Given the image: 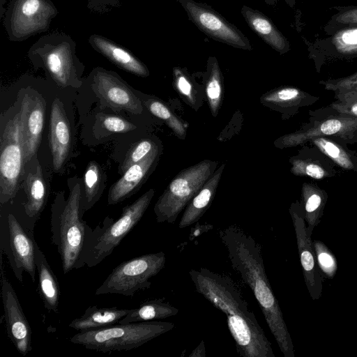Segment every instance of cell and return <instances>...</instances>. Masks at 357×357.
I'll list each match as a JSON object with an SVG mask.
<instances>
[{"instance_id": "1", "label": "cell", "mask_w": 357, "mask_h": 357, "mask_svg": "<svg viewBox=\"0 0 357 357\" xmlns=\"http://www.w3.org/2000/svg\"><path fill=\"white\" fill-rule=\"evenodd\" d=\"M219 236L231 268L252 290L280 351L284 357H294L292 339L268 280L260 245L235 225L220 229Z\"/></svg>"}, {"instance_id": "2", "label": "cell", "mask_w": 357, "mask_h": 357, "mask_svg": "<svg viewBox=\"0 0 357 357\" xmlns=\"http://www.w3.org/2000/svg\"><path fill=\"white\" fill-rule=\"evenodd\" d=\"M189 275L196 291L226 315L240 356L275 357L271 343L231 278L205 268L192 269Z\"/></svg>"}, {"instance_id": "3", "label": "cell", "mask_w": 357, "mask_h": 357, "mask_svg": "<svg viewBox=\"0 0 357 357\" xmlns=\"http://www.w3.org/2000/svg\"><path fill=\"white\" fill-rule=\"evenodd\" d=\"M155 194L150 189L131 204L123 208L120 217L114 220L107 216L102 225L95 229L86 224L85 238L77 269L86 266L92 268L111 255L124 237L143 217Z\"/></svg>"}, {"instance_id": "4", "label": "cell", "mask_w": 357, "mask_h": 357, "mask_svg": "<svg viewBox=\"0 0 357 357\" xmlns=\"http://www.w3.org/2000/svg\"><path fill=\"white\" fill-rule=\"evenodd\" d=\"M81 186L77 183L67 199H55L50 218L51 242L56 246L63 274L77 269L85 238L86 222L80 214Z\"/></svg>"}, {"instance_id": "5", "label": "cell", "mask_w": 357, "mask_h": 357, "mask_svg": "<svg viewBox=\"0 0 357 357\" xmlns=\"http://www.w3.org/2000/svg\"><path fill=\"white\" fill-rule=\"evenodd\" d=\"M174 326L173 323L158 321L117 324L78 332L70 338V342L104 353L128 351L172 331Z\"/></svg>"}, {"instance_id": "6", "label": "cell", "mask_w": 357, "mask_h": 357, "mask_svg": "<svg viewBox=\"0 0 357 357\" xmlns=\"http://www.w3.org/2000/svg\"><path fill=\"white\" fill-rule=\"evenodd\" d=\"M217 162L204 160L180 172L158 199L153 211L158 223L173 224L207 180Z\"/></svg>"}, {"instance_id": "7", "label": "cell", "mask_w": 357, "mask_h": 357, "mask_svg": "<svg viewBox=\"0 0 357 357\" xmlns=\"http://www.w3.org/2000/svg\"><path fill=\"white\" fill-rule=\"evenodd\" d=\"M163 252L149 253L123 261L116 266L96 290L95 295L120 294L133 297L141 290L149 289L150 279L165 267Z\"/></svg>"}, {"instance_id": "8", "label": "cell", "mask_w": 357, "mask_h": 357, "mask_svg": "<svg viewBox=\"0 0 357 357\" xmlns=\"http://www.w3.org/2000/svg\"><path fill=\"white\" fill-rule=\"evenodd\" d=\"M309 121L294 132L285 135L275 142L278 148H290L305 144L314 137H328L357 143V117L339 114L328 106L310 110Z\"/></svg>"}, {"instance_id": "9", "label": "cell", "mask_w": 357, "mask_h": 357, "mask_svg": "<svg viewBox=\"0 0 357 357\" xmlns=\"http://www.w3.org/2000/svg\"><path fill=\"white\" fill-rule=\"evenodd\" d=\"M0 204L13 200L24 172V151L20 108L5 124L1 133Z\"/></svg>"}, {"instance_id": "10", "label": "cell", "mask_w": 357, "mask_h": 357, "mask_svg": "<svg viewBox=\"0 0 357 357\" xmlns=\"http://www.w3.org/2000/svg\"><path fill=\"white\" fill-rule=\"evenodd\" d=\"M0 230L1 250L6 255L15 276L22 282L25 271L34 282L37 243L33 231L24 227L13 213H8L1 219Z\"/></svg>"}, {"instance_id": "11", "label": "cell", "mask_w": 357, "mask_h": 357, "mask_svg": "<svg viewBox=\"0 0 357 357\" xmlns=\"http://www.w3.org/2000/svg\"><path fill=\"white\" fill-rule=\"evenodd\" d=\"M176 1L185 9L188 19L213 40L241 50H252L244 33L210 6L194 0Z\"/></svg>"}, {"instance_id": "12", "label": "cell", "mask_w": 357, "mask_h": 357, "mask_svg": "<svg viewBox=\"0 0 357 357\" xmlns=\"http://www.w3.org/2000/svg\"><path fill=\"white\" fill-rule=\"evenodd\" d=\"M289 211L295 231L304 281L312 299L317 301L322 294L324 278L317 261L312 236L307 229L303 208L301 203L296 201L291 204Z\"/></svg>"}, {"instance_id": "13", "label": "cell", "mask_w": 357, "mask_h": 357, "mask_svg": "<svg viewBox=\"0 0 357 357\" xmlns=\"http://www.w3.org/2000/svg\"><path fill=\"white\" fill-rule=\"evenodd\" d=\"M306 43L309 58L319 72L327 62L357 58V26L340 29L327 38Z\"/></svg>"}, {"instance_id": "14", "label": "cell", "mask_w": 357, "mask_h": 357, "mask_svg": "<svg viewBox=\"0 0 357 357\" xmlns=\"http://www.w3.org/2000/svg\"><path fill=\"white\" fill-rule=\"evenodd\" d=\"M1 295L7 335L19 353L26 356L32 351L31 329L13 285L3 273Z\"/></svg>"}, {"instance_id": "15", "label": "cell", "mask_w": 357, "mask_h": 357, "mask_svg": "<svg viewBox=\"0 0 357 357\" xmlns=\"http://www.w3.org/2000/svg\"><path fill=\"white\" fill-rule=\"evenodd\" d=\"M45 105V99L36 91L24 93L20 110L25 165L37 154L40 144Z\"/></svg>"}, {"instance_id": "16", "label": "cell", "mask_w": 357, "mask_h": 357, "mask_svg": "<svg viewBox=\"0 0 357 357\" xmlns=\"http://www.w3.org/2000/svg\"><path fill=\"white\" fill-rule=\"evenodd\" d=\"M92 89L102 105L114 110L139 114L143 107L130 87L116 76L104 71L93 75Z\"/></svg>"}, {"instance_id": "17", "label": "cell", "mask_w": 357, "mask_h": 357, "mask_svg": "<svg viewBox=\"0 0 357 357\" xmlns=\"http://www.w3.org/2000/svg\"><path fill=\"white\" fill-rule=\"evenodd\" d=\"M25 165L23 187L26 199L23 204L24 219L21 223L33 231L47 199V188L37 154Z\"/></svg>"}, {"instance_id": "18", "label": "cell", "mask_w": 357, "mask_h": 357, "mask_svg": "<svg viewBox=\"0 0 357 357\" xmlns=\"http://www.w3.org/2000/svg\"><path fill=\"white\" fill-rule=\"evenodd\" d=\"M159 155V149L156 146L143 160L130 166L121 178L110 187L108 204L120 203L135 193L156 165Z\"/></svg>"}, {"instance_id": "19", "label": "cell", "mask_w": 357, "mask_h": 357, "mask_svg": "<svg viewBox=\"0 0 357 357\" xmlns=\"http://www.w3.org/2000/svg\"><path fill=\"white\" fill-rule=\"evenodd\" d=\"M71 131L63 103L55 98L52 104L49 144L54 170L58 172L66 162L71 146Z\"/></svg>"}, {"instance_id": "20", "label": "cell", "mask_w": 357, "mask_h": 357, "mask_svg": "<svg viewBox=\"0 0 357 357\" xmlns=\"http://www.w3.org/2000/svg\"><path fill=\"white\" fill-rule=\"evenodd\" d=\"M314 145V144H313ZM291 172L298 176L320 180L337 176L336 165L315 145L304 146L289 158Z\"/></svg>"}, {"instance_id": "21", "label": "cell", "mask_w": 357, "mask_h": 357, "mask_svg": "<svg viewBox=\"0 0 357 357\" xmlns=\"http://www.w3.org/2000/svg\"><path fill=\"white\" fill-rule=\"evenodd\" d=\"M319 99L298 88L284 86L264 94L261 101L287 115H294L301 109L314 105Z\"/></svg>"}, {"instance_id": "22", "label": "cell", "mask_w": 357, "mask_h": 357, "mask_svg": "<svg viewBox=\"0 0 357 357\" xmlns=\"http://www.w3.org/2000/svg\"><path fill=\"white\" fill-rule=\"evenodd\" d=\"M241 14L250 29L274 50L280 54L290 50L287 38L263 13L243 6Z\"/></svg>"}, {"instance_id": "23", "label": "cell", "mask_w": 357, "mask_h": 357, "mask_svg": "<svg viewBox=\"0 0 357 357\" xmlns=\"http://www.w3.org/2000/svg\"><path fill=\"white\" fill-rule=\"evenodd\" d=\"M224 168L225 164H222L215 171L185 207L178 222L179 229H184L196 223L209 208L214 199Z\"/></svg>"}, {"instance_id": "24", "label": "cell", "mask_w": 357, "mask_h": 357, "mask_svg": "<svg viewBox=\"0 0 357 357\" xmlns=\"http://www.w3.org/2000/svg\"><path fill=\"white\" fill-rule=\"evenodd\" d=\"M35 259L38 273V291L45 307L54 313L59 312L61 296L59 284L56 276L49 265L45 255L36 244Z\"/></svg>"}, {"instance_id": "25", "label": "cell", "mask_w": 357, "mask_h": 357, "mask_svg": "<svg viewBox=\"0 0 357 357\" xmlns=\"http://www.w3.org/2000/svg\"><path fill=\"white\" fill-rule=\"evenodd\" d=\"M130 310L116 307L89 306L82 316L73 319L68 326L79 332L111 326L119 324Z\"/></svg>"}, {"instance_id": "26", "label": "cell", "mask_w": 357, "mask_h": 357, "mask_svg": "<svg viewBox=\"0 0 357 357\" xmlns=\"http://www.w3.org/2000/svg\"><path fill=\"white\" fill-rule=\"evenodd\" d=\"M301 199L307 229L312 236L314 229L320 223L324 215L328 195L316 184L304 183L301 189Z\"/></svg>"}, {"instance_id": "27", "label": "cell", "mask_w": 357, "mask_h": 357, "mask_svg": "<svg viewBox=\"0 0 357 357\" xmlns=\"http://www.w3.org/2000/svg\"><path fill=\"white\" fill-rule=\"evenodd\" d=\"M45 63L51 77L59 86L79 87L81 85L71 56L66 52L58 49L47 53Z\"/></svg>"}, {"instance_id": "28", "label": "cell", "mask_w": 357, "mask_h": 357, "mask_svg": "<svg viewBox=\"0 0 357 357\" xmlns=\"http://www.w3.org/2000/svg\"><path fill=\"white\" fill-rule=\"evenodd\" d=\"M338 167L357 172V153L347 147V144L333 137H319L309 140Z\"/></svg>"}, {"instance_id": "29", "label": "cell", "mask_w": 357, "mask_h": 357, "mask_svg": "<svg viewBox=\"0 0 357 357\" xmlns=\"http://www.w3.org/2000/svg\"><path fill=\"white\" fill-rule=\"evenodd\" d=\"M178 310L163 299H151L142 302L137 307L121 319L119 324L149 321L166 319L177 314Z\"/></svg>"}, {"instance_id": "30", "label": "cell", "mask_w": 357, "mask_h": 357, "mask_svg": "<svg viewBox=\"0 0 357 357\" xmlns=\"http://www.w3.org/2000/svg\"><path fill=\"white\" fill-rule=\"evenodd\" d=\"M93 40L98 49L119 67L137 76L144 77L149 75L147 68L125 50L102 38H95Z\"/></svg>"}, {"instance_id": "31", "label": "cell", "mask_w": 357, "mask_h": 357, "mask_svg": "<svg viewBox=\"0 0 357 357\" xmlns=\"http://www.w3.org/2000/svg\"><path fill=\"white\" fill-rule=\"evenodd\" d=\"M206 75V93L208 105L213 116H216L222 103L223 79L215 56L208 59Z\"/></svg>"}, {"instance_id": "32", "label": "cell", "mask_w": 357, "mask_h": 357, "mask_svg": "<svg viewBox=\"0 0 357 357\" xmlns=\"http://www.w3.org/2000/svg\"><path fill=\"white\" fill-rule=\"evenodd\" d=\"M102 171L96 161H91L84 173V197L80 201V214L83 216L85 211L90 209L98 200L100 192Z\"/></svg>"}, {"instance_id": "33", "label": "cell", "mask_w": 357, "mask_h": 357, "mask_svg": "<svg viewBox=\"0 0 357 357\" xmlns=\"http://www.w3.org/2000/svg\"><path fill=\"white\" fill-rule=\"evenodd\" d=\"M144 105L151 114L163 120L179 139L185 138L186 123L173 114L166 105L156 99H149Z\"/></svg>"}, {"instance_id": "34", "label": "cell", "mask_w": 357, "mask_h": 357, "mask_svg": "<svg viewBox=\"0 0 357 357\" xmlns=\"http://www.w3.org/2000/svg\"><path fill=\"white\" fill-rule=\"evenodd\" d=\"M334 8L337 12L323 28L326 34L330 36L340 29L357 26V6H337Z\"/></svg>"}, {"instance_id": "35", "label": "cell", "mask_w": 357, "mask_h": 357, "mask_svg": "<svg viewBox=\"0 0 357 357\" xmlns=\"http://www.w3.org/2000/svg\"><path fill=\"white\" fill-rule=\"evenodd\" d=\"M317 261L324 279L334 278L337 270L335 256L327 245L319 240L312 241Z\"/></svg>"}, {"instance_id": "36", "label": "cell", "mask_w": 357, "mask_h": 357, "mask_svg": "<svg viewBox=\"0 0 357 357\" xmlns=\"http://www.w3.org/2000/svg\"><path fill=\"white\" fill-rule=\"evenodd\" d=\"M334 93L335 100L328 107L342 115L357 117V86Z\"/></svg>"}, {"instance_id": "37", "label": "cell", "mask_w": 357, "mask_h": 357, "mask_svg": "<svg viewBox=\"0 0 357 357\" xmlns=\"http://www.w3.org/2000/svg\"><path fill=\"white\" fill-rule=\"evenodd\" d=\"M173 80L176 90L189 105L195 107L197 102L196 91L188 74L182 68L174 67Z\"/></svg>"}, {"instance_id": "38", "label": "cell", "mask_w": 357, "mask_h": 357, "mask_svg": "<svg viewBox=\"0 0 357 357\" xmlns=\"http://www.w3.org/2000/svg\"><path fill=\"white\" fill-rule=\"evenodd\" d=\"M156 146L149 139H144L135 143L128 151L120 171L124 173L130 166L143 160Z\"/></svg>"}, {"instance_id": "39", "label": "cell", "mask_w": 357, "mask_h": 357, "mask_svg": "<svg viewBox=\"0 0 357 357\" xmlns=\"http://www.w3.org/2000/svg\"><path fill=\"white\" fill-rule=\"evenodd\" d=\"M101 126L110 132L124 133L136 129V126L119 116L103 115Z\"/></svg>"}, {"instance_id": "40", "label": "cell", "mask_w": 357, "mask_h": 357, "mask_svg": "<svg viewBox=\"0 0 357 357\" xmlns=\"http://www.w3.org/2000/svg\"><path fill=\"white\" fill-rule=\"evenodd\" d=\"M319 84L327 90L335 93L337 91L357 86V70L346 77L328 79L319 81Z\"/></svg>"}, {"instance_id": "41", "label": "cell", "mask_w": 357, "mask_h": 357, "mask_svg": "<svg viewBox=\"0 0 357 357\" xmlns=\"http://www.w3.org/2000/svg\"><path fill=\"white\" fill-rule=\"evenodd\" d=\"M40 6L39 0H25L22 6V13L26 16H31L36 13Z\"/></svg>"}, {"instance_id": "42", "label": "cell", "mask_w": 357, "mask_h": 357, "mask_svg": "<svg viewBox=\"0 0 357 357\" xmlns=\"http://www.w3.org/2000/svg\"><path fill=\"white\" fill-rule=\"evenodd\" d=\"M204 357L206 356L205 346L204 340L189 354V357Z\"/></svg>"}, {"instance_id": "43", "label": "cell", "mask_w": 357, "mask_h": 357, "mask_svg": "<svg viewBox=\"0 0 357 357\" xmlns=\"http://www.w3.org/2000/svg\"><path fill=\"white\" fill-rule=\"evenodd\" d=\"M205 226L206 225H197L196 227L191 230L190 239H192L193 238L202 234L203 231L202 229H204Z\"/></svg>"}, {"instance_id": "44", "label": "cell", "mask_w": 357, "mask_h": 357, "mask_svg": "<svg viewBox=\"0 0 357 357\" xmlns=\"http://www.w3.org/2000/svg\"><path fill=\"white\" fill-rule=\"evenodd\" d=\"M278 0H264L265 3L268 5H274ZM291 6H294V0H284Z\"/></svg>"}]
</instances>
